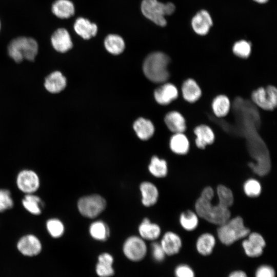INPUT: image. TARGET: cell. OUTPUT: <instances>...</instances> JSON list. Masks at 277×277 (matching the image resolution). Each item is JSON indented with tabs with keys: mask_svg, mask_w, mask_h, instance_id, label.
<instances>
[{
	"mask_svg": "<svg viewBox=\"0 0 277 277\" xmlns=\"http://www.w3.org/2000/svg\"><path fill=\"white\" fill-rule=\"evenodd\" d=\"M215 244L216 240L212 234L209 233H203L196 240V250L200 255L207 256L211 254Z\"/></svg>",
	"mask_w": 277,
	"mask_h": 277,
	"instance_id": "obj_23",
	"label": "cell"
},
{
	"mask_svg": "<svg viewBox=\"0 0 277 277\" xmlns=\"http://www.w3.org/2000/svg\"><path fill=\"white\" fill-rule=\"evenodd\" d=\"M66 77L58 71L50 73L45 80L44 86L50 93H59L64 89L66 86Z\"/></svg>",
	"mask_w": 277,
	"mask_h": 277,
	"instance_id": "obj_21",
	"label": "cell"
},
{
	"mask_svg": "<svg viewBox=\"0 0 277 277\" xmlns=\"http://www.w3.org/2000/svg\"><path fill=\"white\" fill-rule=\"evenodd\" d=\"M106 206V200L98 194L83 196L77 203V208L80 213L85 217L91 219L100 214Z\"/></svg>",
	"mask_w": 277,
	"mask_h": 277,
	"instance_id": "obj_7",
	"label": "cell"
},
{
	"mask_svg": "<svg viewBox=\"0 0 277 277\" xmlns=\"http://www.w3.org/2000/svg\"><path fill=\"white\" fill-rule=\"evenodd\" d=\"M254 1L260 3V4H264L268 2V0H253Z\"/></svg>",
	"mask_w": 277,
	"mask_h": 277,
	"instance_id": "obj_43",
	"label": "cell"
},
{
	"mask_svg": "<svg viewBox=\"0 0 277 277\" xmlns=\"http://www.w3.org/2000/svg\"><path fill=\"white\" fill-rule=\"evenodd\" d=\"M106 50L111 54H121L125 49V44L123 38L118 35L110 34L108 35L104 41Z\"/></svg>",
	"mask_w": 277,
	"mask_h": 277,
	"instance_id": "obj_29",
	"label": "cell"
},
{
	"mask_svg": "<svg viewBox=\"0 0 277 277\" xmlns=\"http://www.w3.org/2000/svg\"><path fill=\"white\" fill-rule=\"evenodd\" d=\"M180 91L183 98L189 103L197 102L202 94L199 85L192 78H188L183 82Z\"/></svg>",
	"mask_w": 277,
	"mask_h": 277,
	"instance_id": "obj_15",
	"label": "cell"
},
{
	"mask_svg": "<svg viewBox=\"0 0 277 277\" xmlns=\"http://www.w3.org/2000/svg\"><path fill=\"white\" fill-rule=\"evenodd\" d=\"M0 26H1V25H0Z\"/></svg>",
	"mask_w": 277,
	"mask_h": 277,
	"instance_id": "obj_44",
	"label": "cell"
},
{
	"mask_svg": "<svg viewBox=\"0 0 277 277\" xmlns=\"http://www.w3.org/2000/svg\"><path fill=\"white\" fill-rule=\"evenodd\" d=\"M52 11L58 18H68L74 15L75 9L70 1L56 0L52 6Z\"/></svg>",
	"mask_w": 277,
	"mask_h": 277,
	"instance_id": "obj_27",
	"label": "cell"
},
{
	"mask_svg": "<svg viewBox=\"0 0 277 277\" xmlns=\"http://www.w3.org/2000/svg\"><path fill=\"white\" fill-rule=\"evenodd\" d=\"M151 254L154 260L158 263L162 262L166 256L160 243L157 242L152 243Z\"/></svg>",
	"mask_w": 277,
	"mask_h": 277,
	"instance_id": "obj_41",
	"label": "cell"
},
{
	"mask_svg": "<svg viewBox=\"0 0 277 277\" xmlns=\"http://www.w3.org/2000/svg\"><path fill=\"white\" fill-rule=\"evenodd\" d=\"M138 232L143 239L154 241L160 236L161 228L158 225L152 223L148 219L145 218L139 226Z\"/></svg>",
	"mask_w": 277,
	"mask_h": 277,
	"instance_id": "obj_26",
	"label": "cell"
},
{
	"mask_svg": "<svg viewBox=\"0 0 277 277\" xmlns=\"http://www.w3.org/2000/svg\"><path fill=\"white\" fill-rule=\"evenodd\" d=\"M22 202L24 208L31 214L39 215L41 213L43 203L41 198L34 193L26 194Z\"/></svg>",
	"mask_w": 277,
	"mask_h": 277,
	"instance_id": "obj_30",
	"label": "cell"
},
{
	"mask_svg": "<svg viewBox=\"0 0 277 277\" xmlns=\"http://www.w3.org/2000/svg\"><path fill=\"white\" fill-rule=\"evenodd\" d=\"M174 277H195V272L192 267L186 263H181L174 269Z\"/></svg>",
	"mask_w": 277,
	"mask_h": 277,
	"instance_id": "obj_39",
	"label": "cell"
},
{
	"mask_svg": "<svg viewBox=\"0 0 277 277\" xmlns=\"http://www.w3.org/2000/svg\"><path fill=\"white\" fill-rule=\"evenodd\" d=\"M16 183L18 188L26 194L34 193L40 186V180L37 174L29 169L23 170L18 173Z\"/></svg>",
	"mask_w": 277,
	"mask_h": 277,
	"instance_id": "obj_10",
	"label": "cell"
},
{
	"mask_svg": "<svg viewBox=\"0 0 277 277\" xmlns=\"http://www.w3.org/2000/svg\"><path fill=\"white\" fill-rule=\"evenodd\" d=\"M51 41L54 49L61 53L68 51L73 46L70 35L65 28L57 29L52 35Z\"/></svg>",
	"mask_w": 277,
	"mask_h": 277,
	"instance_id": "obj_18",
	"label": "cell"
},
{
	"mask_svg": "<svg viewBox=\"0 0 277 277\" xmlns=\"http://www.w3.org/2000/svg\"><path fill=\"white\" fill-rule=\"evenodd\" d=\"M38 49L37 43L34 38L21 36L11 41L8 47V53L15 62L20 63L24 59L33 61Z\"/></svg>",
	"mask_w": 277,
	"mask_h": 277,
	"instance_id": "obj_3",
	"label": "cell"
},
{
	"mask_svg": "<svg viewBox=\"0 0 277 277\" xmlns=\"http://www.w3.org/2000/svg\"><path fill=\"white\" fill-rule=\"evenodd\" d=\"M261 185L256 180L251 179L247 180L244 185V190L249 197H256L261 192Z\"/></svg>",
	"mask_w": 277,
	"mask_h": 277,
	"instance_id": "obj_37",
	"label": "cell"
},
{
	"mask_svg": "<svg viewBox=\"0 0 277 277\" xmlns=\"http://www.w3.org/2000/svg\"><path fill=\"white\" fill-rule=\"evenodd\" d=\"M46 228L50 235L54 239L61 238L65 231V227L61 221L57 219H50L46 222Z\"/></svg>",
	"mask_w": 277,
	"mask_h": 277,
	"instance_id": "obj_35",
	"label": "cell"
},
{
	"mask_svg": "<svg viewBox=\"0 0 277 277\" xmlns=\"http://www.w3.org/2000/svg\"><path fill=\"white\" fill-rule=\"evenodd\" d=\"M170 62L169 56L162 52H154L149 54L143 64V72L151 82L162 83L170 77L168 65Z\"/></svg>",
	"mask_w": 277,
	"mask_h": 277,
	"instance_id": "obj_2",
	"label": "cell"
},
{
	"mask_svg": "<svg viewBox=\"0 0 277 277\" xmlns=\"http://www.w3.org/2000/svg\"><path fill=\"white\" fill-rule=\"evenodd\" d=\"M16 247L21 255L30 258L39 255L43 250V245L40 240L32 234L21 237L17 241Z\"/></svg>",
	"mask_w": 277,
	"mask_h": 277,
	"instance_id": "obj_9",
	"label": "cell"
},
{
	"mask_svg": "<svg viewBox=\"0 0 277 277\" xmlns=\"http://www.w3.org/2000/svg\"><path fill=\"white\" fill-rule=\"evenodd\" d=\"M250 98L257 107L264 111H273L277 106V89L269 85L254 90Z\"/></svg>",
	"mask_w": 277,
	"mask_h": 277,
	"instance_id": "obj_6",
	"label": "cell"
},
{
	"mask_svg": "<svg viewBox=\"0 0 277 277\" xmlns=\"http://www.w3.org/2000/svg\"><path fill=\"white\" fill-rule=\"evenodd\" d=\"M164 122L168 129L172 133H185L187 123L185 117L179 111L173 110L165 116Z\"/></svg>",
	"mask_w": 277,
	"mask_h": 277,
	"instance_id": "obj_17",
	"label": "cell"
},
{
	"mask_svg": "<svg viewBox=\"0 0 277 277\" xmlns=\"http://www.w3.org/2000/svg\"><path fill=\"white\" fill-rule=\"evenodd\" d=\"M178 88L170 83H165L155 89L154 98L159 104L167 105L176 100L179 96Z\"/></svg>",
	"mask_w": 277,
	"mask_h": 277,
	"instance_id": "obj_12",
	"label": "cell"
},
{
	"mask_svg": "<svg viewBox=\"0 0 277 277\" xmlns=\"http://www.w3.org/2000/svg\"><path fill=\"white\" fill-rule=\"evenodd\" d=\"M89 233L92 238L100 241H106L110 234L108 226L101 221H95L90 225Z\"/></svg>",
	"mask_w": 277,
	"mask_h": 277,
	"instance_id": "obj_31",
	"label": "cell"
},
{
	"mask_svg": "<svg viewBox=\"0 0 277 277\" xmlns=\"http://www.w3.org/2000/svg\"><path fill=\"white\" fill-rule=\"evenodd\" d=\"M113 257L109 253L100 254L95 266V272L100 277H111L114 274L113 267Z\"/></svg>",
	"mask_w": 277,
	"mask_h": 277,
	"instance_id": "obj_19",
	"label": "cell"
},
{
	"mask_svg": "<svg viewBox=\"0 0 277 277\" xmlns=\"http://www.w3.org/2000/svg\"><path fill=\"white\" fill-rule=\"evenodd\" d=\"M180 222L184 229L191 231L197 226L199 220L197 214L190 210H187L181 213Z\"/></svg>",
	"mask_w": 277,
	"mask_h": 277,
	"instance_id": "obj_33",
	"label": "cell"
},
{
	"mask_svg": "<svg viewBox=\"0 0 277 277\" xmlns=\"http://www.w3.org/2000/svg\"><path fill=\"white\" fill-rule=\"evenodd\" d=\"M137 136L142 140H147L153 134L154 127L152 122L144 118H138L133 124Z\"/></svg>",
	"mask_w": 277,
	"mask_h": 277,
	"instance_id": "obj_28",
	"label": "cell"
},
{
	"mask_svg": "<svg viewBox=\"0 0 277 277\" xmlns=\"http://www.w3.org/2000/svg\"><path fill=\"white\" fill-rule=\"evenodd\" d=\"M247 236L242 244L245 254L250 258L261 256L266 246L264 238L257 232L249 233Z\"/></svg>",
	"mask_w": 277,
	"mask_h": 277,
	"instance_id": "obj_11",
	"label": "cell"
},
{
	"mask_svg": "<svg viewBox=\"0 0 277 277\" xmlns=\"http://www.w3.org/2000/svg\"><path fill=\"white\" fill-rule=\"evenodd\" d=\"M214 191L210 187L205 188L200 197L196 200L195 208L196 214L201 217L214 224L221 225L230 217L229 208L218 202L213 204Z\"/></svg>",
	"mask_w": 277,
	"mask_h": 277,
	"instance_id": "obj_1",
	"label": "cell"
},
{
	"mask_svg": "<svg viewBox=\"0 0 277 277\" xmlns=\"http://www.w3.org/2000/svg\"><path fill=\"white\" fill-rule=\"evenodd\" d=\"M211 107L212 112L216 117H225L230 110V100L225 94H219L212 101Z\"/></svg>",
	"mask_w": 277,
	"mask_h": 277,
	"instance_id": "obj_22",
	"label": "cell"
},
{
	"mask_svg": "<svg viewBox=\"0 0 277 277\" xmlns=\"http://www.w3.org/2000/svg\"><path fill=\"white\" fill-rule=\"evenodd\" d=\"M254 276V277H276V271L273 266L263 264L256 268Z\"/></svg>",
	"mask_w": 277,
	"mask_h": 277,
	"instance_id": "obj_40",
	"label": "cell"
},
{
	"mask_svg": "<svg viewBox=\"0 0 277 277\" xmlns=\"http://www.w3.org/2000/svg\"><path fill=\"white\" fill-rule=\"evenodd\" d=\"M148 169L154 176L163 177L167 175L168 171L167 162L163 159L153 156L151 160Z\"/></svg>",
	"mask_w": 277,
	"mask_h": 277,
	"instance_id": "obj_32",
	"label": "cell"
},
{
	"mask_svg": "<svg viewBox=\"0 0 277 277\" xmlns=\"http://www.w3.org/2000/svg\"><path fill=\"white\" fill-rule=\"evenodd\" d=\"M125 256L132 262H139L144 259L147 248L144 240L137 236L127 238L123 246Z\"/></svg>",
	"mask_w": 277,
	"mask_h": 277,
	"instance_id": "obj_8",
	"label": "cell"
},
{
	"mask_svg": "<svg viewBox=\"0 0 277 277\" xmlns=\"http://www.w3.org/2000/svg\"><path fill=\"white\" fill-rule=\"evenodd\" d=\"M219 202L229 208L233 203V195L231 190L227 187L220 185L217 188Z\"/></svg>",
	"mask_w": 277,
	"mask_h": 277,
	"instance_id": "obj_36",
	"label": "cell"
},
{
	"mask_svg": "<svg viewBox=\"0 0 277 277\" xmlns=\"http://www.w3.org/2000/svg\"><path fill=\"white\" fill-rule=\"evenodd\" d=\"M228 277H249V276L244 270L236 269L231 271Z\"/></svg>",
	"mask_w": 277,
	"mask_h": 277,
	"instance_id": "obj_42",
	"label": "cell"
},
{
	"mask_svg": "<svg viewBox=\"0 0 277 277\" xmlns=\"http://www.w3.org/2000/svg\"><path fill=\"white\" fill-rule=\"evenodd\" d=\"M13 205L10 191L6 189H0V212L11 209Z\"/></svg>",
	"mask_w": 277,
	"mask_h": 277,
	"instance_id": "obj_38",
	"label": "cell"
},
{
	"mask_svg": "<svg viewBox=\"0 0 277 277\" xmlns=\"http://www.w3.org/2000/svg\"><path fill=\"white\" fill-rule=\"evenodd\" d=\"M74 29L83 38L89 39L96 34L97 26L88 19L81 17L76 19L74 24Z\"/></svg>",
	"mask_w": 277,
	"mask_h": 277,
	"instance_id": "obj_20",
	"label": "cell"
},
{
	"mask_svg": "<svg viewBox=\"0 0 277 277\" xmlns=\"http://www.w3.org/2000/svg\"><path fill=\"white\" fill-rule=\"evenodd\" d=\"M220 226L217 230L218 238L222 244L227 246L246 237L250 233L240 216L229 219Z\"/></svg>",
	"mask_w": 277,
	"mask_h": 277,
	"instance_id": "obj_4",
	"label": "cell"
},
{
	"mask_svg": "<svg viewBox=\"0 0 277 277\" xmlns=\"http://www.w3.org/2000/svg\"><path fill=\"white\" fill-rule=\"evenodd\" d=\"M193 133L195 136V145L201 149H204L207 145H211L215 140L214 131L206 124H200L195 127Z\"/></svg>",
	"mask_w": 277,
	"mask_h": 277,
	"instance_id": "obj_13",
	"label": "cell"
},
{
	"mask_svg": "<svg viewBox=\"0 0 277 277\" xmlns=\"http://www.w3.org/2000/svg\"><path fill=\"white\" fill-rule=\"evenodd\" d=\"M175 10V5L170 2L164 4L157 0H143L141 3L143 14L161 27L167 25L165 16L171 15Z\"/></svg>",
	"mask_w": 277,
	"mask_h": 277,
	"instance_id": "obj_5",
	"label": "cell"
},
{
	"mask_svg": "<svg viewBox=\"0 0 277 277\" xmlns=\"http://www.w3.org/2000/svg\"><path fill=\"white\" fill-rule=\"evenodd\" d=\"M170 148L175 154H186L189 149L190 143L187 136L184 133H174L170 139Z\"/></svg>",
	"mask_w": 277,
	"mask_h": 277,
	"instance_id": "obj_24",
	"label": "cell"
},
{
	"mask_svg": "<svg viewBox=\"0 0 277 277\" xmlns=\"http://www.w3.org/2000/svg\"><path fill=\"white\" fill-rule=\"evenodd\" d=\"M160 244L166 254L168 256L177 254L182 247V241L176 233L168 231L163 236Z\"/></svg>",
	"mask_w": 277,
	"mask_h": 277,
	"instance_id": "obj_16",
	"label": "cell"
},
{
	"mask_svg": "<svg viewBox=\"0 0 277 277\" xmlns=\"http://www.w3.org/2000/svg\"><path fill=\"white\" fill-rule=\"evenodd\" d=\"M213 22L209 12L205 10L199 11L192 18L191 26L194 31L200 35H206Z\"/></svg>",
	"mask_w": 277,
	"mask_h": 277,
	"instance_id": "obj_14",
	"label": "cell"
},
{
	"mask_svg": "<svg viewBox=\"0 0 277 277\" xmlns=\"http://www.w3.org/2000/svg\"><path fill=\"white\" fill-rule=\"evenodd\" d=\"M232 52L237 57L246 59L249 57L251 53V45L245 40L236 42L232 47Z\"/></svg>",
	"mask_w": 277,
	"mask_h": 277,
	"instance_id": "obj_34",
	"label": "cell"
},
{
	"mask_svg": "<svg viewBox=\"0 0 277 277\" xmlns=\"http://www.w3.org/2000/svg\"><path fill=\"white\" fill-rule=\"evenodd\" d=\"M140 189L142 196V202L145 206L150 207L156 203L159 191L153 184L149 182H143Z\"/></svg>",
	"mask_w": 277,
	"mask_h": 277,
	"instance_id": "obj_25",
	"label": "cell"
}]
</instances>
